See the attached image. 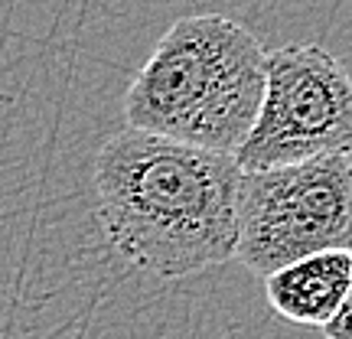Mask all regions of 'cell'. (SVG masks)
Masks as SVG:
<instances>
[{"label":"cell","mask_w":352,"mask_h":339,"mask_svg":"<svg viewBox=\"0 0 352 339\" xmlns=\"http://www.w3.org/2000/svg\"><path fill=\"white\" fill-rule=\"evenodd\" d=\"M232 157L118 131L91 164L95 215L114 252L153 277H189L235 258Z\"/></svg>","instance_id":"6da1fadb"},{"label":"cell","mask_w":352,"mask_h":339,"mask_svg":"<svg viewBox=\"0 0 352 339\" xmlns=\"http://www.w3.org/2000/svg\"><path fill=\"white\" fill-rule=\"evenodd\" d=\"M264 56L258 36L232 17H179L127 85V127L235 157L258 118Z\"/></svg>","instance_id":"7a4b0ae2"},{"label":"cell","mask_w":352,"mask_h":339,"mask_svg":"<svg viewBox=\"0 0 352 339\" xmlns=\"http://www.w3.org/2000/svg\"><path fill=\"white\" fill-rule=\"evenodd\" d=\"M349 151L241 173L235 196V258L258 277H267L314 254L349 252Z\"/></svg>","instance_id":"3957f363"},{"label":"cell","mask_w":352,"mask_h":339,"mask_svg":"<svg viewBox=\"0 0 352 339\" xmlns=\"http://www.w3.org/2000/svg\"><path fill=\"white\" fill-rule=\"evenodd\" d=\"M352 140V82L346 65L316 43L264 56V91L248 138L235 151L241 173L307 164Z\"/></svg>","instance_id":"277c9868"},{"label":"cell","mask_w":352,"mask_h":339,"mask_svg":"<svg viewBox=\"0 0 352 339\" xmlns=\"http://www.w3.org/2000/svg\"><path fill=\"white\" fill-rule=\"evenodd\" d=\"M352 254L323 252L264 277L267 307L297 327H323L349 303Z\"/></svg>","instance_id":"5b68a950"},{"label":"cell","mask_w":352,"mask_h":339,"mask_svg":"<svg viewBox=\"0 0 352 339\" xmlns=\"http://www.w3.org/2000/svg\"><path fill=\"white\" fill-rule=\"evenodd\" d=\"M320 329H323V336L327 339H349V303H346L329 323H323Z\"/></svg>","instance_id":"8992f818"}]
</instances>
